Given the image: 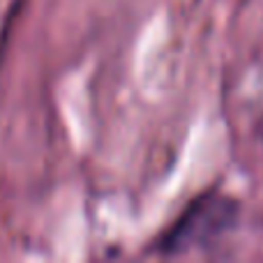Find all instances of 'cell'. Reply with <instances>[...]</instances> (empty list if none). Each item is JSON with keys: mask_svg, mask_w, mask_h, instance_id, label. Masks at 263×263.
<instances>
[{"mask_svg": "<svg viewBox=\"0 0 263 263\" xmlns=\"http://www.w3.org/2000/svg\"><path fill=\"white\" fill-rule=\"evenodd\" d=\"M240 219V203L217 190L199 194L182 215L157 240L155 250L164 256H178L194 250H208L227 238Z\"/></svg>", "mask_w": 263, "mask_h": 263, "instance_id": "obj_1", "label": "cell"}]
</instances>
